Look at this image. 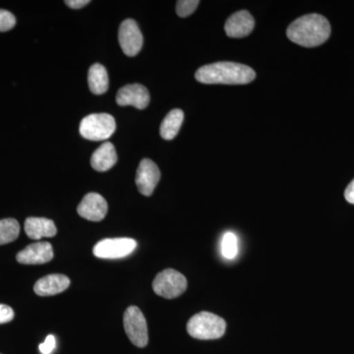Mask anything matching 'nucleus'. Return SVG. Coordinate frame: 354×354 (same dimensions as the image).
Segmentation results:
<instances>
[{
    "instance_id": "obj_1",
    "label": "nucleus",
    "mask_w": 354,
    "mask_h": 354,
    "mask_svg": "<svg viewBox=\"0 0 354 354\" xmlns=\"http://www.w3.org/2000/svg\"><path fill=\"white\" fill-rule=\"evenodd\" d=\"M255 77V71L251 67L230 62L205 65L195 74L197 81L208 85H244L252 82Z\"/></svg>"
},
{
    "instance_id": "obj_2",
    "label": "nucleus",
    "mask_w": 354,
    "mask_h": 354,
    "mask_svg": "<svg viewBox=\"0 0 354 354\" xmlns=\"http://www.w3.org/2000/svg\"><path fill=\"white\" fill-rule=\"evenodd\" d=\"M330 25L320 14H308L291 23L286 36L293 43L304 48L321 46L330 38Z\"/></svg>"
},
{
    "instance_id": "obj_3",
    "label": "nucleus",
    "mask_w": 354,
    "mask_h": 354,
    "mask_svg": "<svg viewBox=\"0 0 354 354\" xmlns=\"http://www.w3.org/2000/svg\"><path fill=\"white\" fill-rule=\"evenodd\" d=\"M227 323L216 314L200 312L188 321L187 332L191 337L203 341L220 339L225 335Z\"/></svg>"
},
{
    "instance_id": "obj_4",
    "label": "nucleus",
    "mask_w": 354,
    "mask_h": 354,
    "mask_svg": "<svg viewBox=\"0 0 354 354\" xmlns=\"http://www.w3.org/2000/svg\"><path fill=\"white\" fill-rule=\"evenodd\" d=\"M115 120L108 113H94L86 116L80 123V134L91 141H102L113 134Z\"/></svg>"
},
{
    "instance_id": "obj_5",
    "label": "nucleus",
    "mask_w": 354,
    "mask_h": 354,
    "mask_svg": "<svg viewBox=\"0 0 354 354\" xmlns=\"http://www.w3.org/2000/svg\"><path fill=\"white\" fill-rule=\"evenodd\" d=\"M187 288V279L181 272L167 269L160 272L153 281V290L158 295L172 299L180 297Z\"/></svg>"
},
{
    "instance_id": "obj_6",
    "label": "nucleus",
    "mask_w": 354,
    "mask_h": 354,
    "mask_svg": "<svg viewBox=\"0 0 354 354\" xmlns=\"http://www.w3.org/2000/svg\"><path fill=\"white\" fill-rule=\"evenodd\" d=\"M123 325L130 342L137 348H145L149 342L148 326L138 307H128L123 317Z\"/></svg>"
},
{
    "instance_id": "obj_7",
    "label": "nucleus",
    "mask_w": 354,
    "mask_h": 354,
    "mask_svg": "<svg viewBox=\"0 0 354 354\" xmlns=\"http://www.w3.org/2000/svg\"><path fill=\"white\" fill-rule=\"evenodd\" d=\"M137 242L132 239H106L95 244L93 253L101 259H120L134 252Z\"/></svg>"
},
{
    "instance_id": "obj_8",
    "label": "nucleus",
    "mask_w": 354,
    "mask_h": 354,
    "mask_svg": "<svg viewBox=\"0 0 354 354\" xmlns=\"http://www.w3.org/2000/svg\"><path fill=\"white\" fill-rule=\"evenodd\" d=\"M118 41L121 50L127 57L138 55L143 46V36L138 24L134 20L127 19L121 23L118 31Z\"/></svg>"
},
{
    "instance_id": "obj_9",
    "label": "nucleus",
    "mask_w": 354,
    "mask_h": 354,
    "mask_svg": "<svg viewBox=\"0 0 354 354\" xmlns=\"http://www.w3.org/2000/svg\"><path fill=\"white\" fill-rule=\"evenodd\" d=\"M160 178V169L153 160L144 158L140 162L135 181L141 194L144 196H151L157 187Z\"/></svg>"
},
{
    "instance_id": "obj_10",
    "label": "nucleus",
    "mask_w": 354,
    "mask_h": 354,
    "mask_svg": "<svg viewBox=\"0 0 354 354\" xmlns=\"http://www.w3.org/2000/svg\"><path fill=\"white\" fill-rule=\"evenodd\" d=\"M108 203L97 193H88L79 204L77 212L83 218L91 221H101L108 214Z\"/></svg>"
},
{
    "instance_id": "obj_11",
    "label": "nucleus",
    "mask_w": 354,
    "mask_h": 354,
    "mask_svg": "<svg viewBox=\"0 0 354 354\" xmlns=\"http://www.w3.org/2000/svg\"><path fill=\"white\" fill-rule=\"evenodd\" d=\"M116 102L120 106H132L138 109H144L150 104V94L143 85L131 84L118 91Z\"/></svg>"
},
{
    "instance_id": "obj_12",
    "label": "nucleus",
    "mask_w": 354,
    "mask_h": 354,
    "mask_svg": "<svg viewBox=\"0 0 354 354\" xmlns=\"http://www.w3.org/2000/svg\"><path fill=\"white\" fill-rule=\"evenodd\" d=\"M53 258V249L50 242H36L17 254L18 262L25 265L46 264Z\"/></svg>"
},
{
    "instance_id": "obj_13",
    "label": "nucleus",
    "mask_w": 354,
    "mask_h": 354,
    "mask_svg": "<svg viewBox=\"0 0 354 354\" xmlns=\"http://www.w3.org/2000/svg\"><path fill=\"white\" fill-rule=\"evenodd\" d=\"M255 21L248 11L241 10L235 12L227 20L225 25V32L230 38H244L253 31Z\"/></svg>"
},
{
    "instance_id": "obj_14",
    "label": "nucleus",
    "mask_w": 354,
    "mask_h": 354,
    "mask_svg": "<svg viewBox=\"0 0 354 354\" xmlns=\"http://www.w3.org/2000/svg\"><path fill=\"white\" fill-rule=\"evenodd\" d=\"M70 286V279L64 274H48L37 281L35 292L39 297H50L66 290Z\"/></svg>"
},
{
    "instance_id": "obj_15",
    "label": "nucleus",
    "mask_w": 354,
    "mask_h": 354,
    "mask_svg": "<svg viewBox=\"0 0 354 354\" xmlns=\"http://www.w3.org/2000/svg\"><path fill=\"white\" fill-rule=\"evenodd\" d=\"M24 227L26 234L34 241L55 236L57 232L55 223L46 218H28Z\"/></svg>"
},
{
    "instance_id": "obj_16",
    "label": "nucleus",
    "mask_w": 354,
    "mask_h": 354,
    "mask_svg": "<svg viewBox=\"0 0 354 354\" xmlns=\"http://www.w3.org/2000/svg\"><path fill=\"white\" fill-rule=\"evenodd\" d=\"M118 162V153L111 142H106L95 151L91 165L97 171H108Z\"/></svg>"
},
{
    "instance_id": "obj_17",
    "label": "nucleus",
    "mask_w": 354,
    "mask_h": 354,
    "mask_svg": "<svg viewBox=\"0 0 354 354\" xmlns=\"http://www.w3.org/2000/svg\"><path fill=\"white\" fill-rule=\"evenodd\" d=\"M88 83L93 94H104L108 91L109 85L108 71L104 66L99 64L92 65L88 70Z\"/></svg>"
},
{
    "instance_id": "obj_18",
    "label": "nucleus",
    "mask_w": 354,
    "mask_h": 354,
    "mask_svg": "<svg viewBox=\"0 0 354 354\" xmlns=\"http://www.w3.org/2000/svg\"><path fill=\"white\" fill-rule=\"evenodd\" d=\"M184 120V113L181 109H176L169 111L160 125V136L165 140L176 138Z\"/></svg>"
},
{
    "instance_id": "obj_19",
    "label": "nucleus",
    "mask_w": 354,
    "mask_h": 354,
    "mask_svg": "<svg viewBox=\"0 0 354 354\" xmlns=\"http://www.w3.org/2000/svg\"><path fill=\"white\" fill-rule=\"evenodd\" d=\"M20 234V225L14 218L0 221V245L10 243L17 239Z\"/></svg>"
},
{
    "instance_id": "obj_20",
    "label": "nucleus",
    "mask_w": 354,
    "mask_h": 354,
    "mask_svg": "<svg viewBox=\"0 0 354 354\" xmlns=\"http://www.w3.org/2000/svg\"><path fill=\"white\" fill-rule=\"evenodd\" d=\"M221 253L225 259H234L239 253V239L232 232H225L221 237Z\"/></svg>"
},
{
    "instance_id": "obj_21",
    "label": "nucleus",
    "mask_w": 354,
    "mask_h": 354,
    "mask_svg": "<svg viewBox=\"0 0 354 354\" xmlns=\"http://www.w3.org/2000/svg\"><path fill=\"white\" fill-rule=\"evenodd\" d=\"M200 1L198 0H179L176 3V13L179 17H188L196 10Z\"/></svg>"
},
{
    "instance_id": "obj_22",
    "label": "nucleus",
    "mask_w": 354,
    "mask_h": 354,
    "mask_svg": "<svg viewBox=\"0 0 354 354\" xmlns=\"http://www.w3.org/2000/svg\"><path fill=\"white\" fill-rule=\"evenodd\" d=\"M16 25V19L12 13L0 9V32H7Z\"/></svg>"
},
{
    "instance_id": "obj_23",
    "label": "nucleus",
    "mask_w": 354,
    "mask_h": 354,
    "mask_svg": "<svg viewBox=\"0 0 354 354\" xmlns=\"http://www.w3.org/2000/svg\"><path fill=\"white\" fill-rule=\"evenodd\" d=\"M39 351L41 354H50L53 349L55 348V335H50L46 337V341L43 344H39Z\"/></svg>"
},
{
    "instance_id": "obj_24",
    "label": "nucleus",
    "mask_w": 354,
    "mask_h": 354,
    "mask_svg": "<svg viewBox=\"0 0 354 354\" xmlns=\"http://www.w3.org/2000/svg\"><path fill=\"white\" fill-rule=\"evenodd\" d=\"M14 318V311L7 305L0 304V324L8 323Z\"/></svg>"
},
{
    "instance_id": "obj_25",
    "label": "nucleus",
    "mask_w": 354,
    "mask_h": 354,
    "mask_svg": "<svg viewBox=\"0 0 354 354\" xmlns=\"http://www.w3.org/2000/svg\"><path fill=\"white\" fill-rule=\"evenodd\" d=\"M90 3V0H66L65 4L72 9H81Z\"/></svg>"
},
{
    "instance_id": "obj_26",
    "label": "nucleus",
    "mask_w": 354,
    "mask_h": 354,
    "mask_svg": "<svg viewBox=\"0 0 354 354\" xmlns=\"http://www.w3.org/2000/svg\"><path fill=\"white\" fill-rule=\"evenodd\" d=\"M344 198L346 201L354 205V179L348 184L346 191H344Z\"/></svg>"
}]
</instances>
